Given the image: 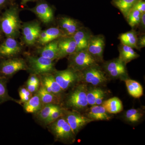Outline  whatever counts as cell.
I'll list each match as a JSON object with an SVG mask.
<instances>
[{"mask_svg":"<svg viewBox=\"0 0 145 145\" xmlns=\"http://www.w3.org/2000/svg\"><path fill=\"white\" fill-rule=\"evenodd\" d=\"M87 86L85 83L77 84L73 88L65 99V105L67 108L78 111L87 108L88 104L87 99Z\"/></svg>","mask_w":145,"mask_h":145,"instance_id":"obj_1","label":"cell"},{"mask_svg":"<svg viewBox=\"0 0 145 145\" xmlns=\"http://www.w3.org/2000/svg\"><path fill=\"white\" fill-rule=\"evenodd\" d=\"M47 126L55 141L67 144L75 142L76 135L73 133L63 116Z\"/></svg>","mask_w":145,"mask_h":145,"instance_id":"obj_2","label":"cell"},{"mask_svg":"<svg viewBox=\"0 0 145 145\" xmlns=\"http://www.w3.org/2000/svg\"><path fill=\"white\" fill-rule=\"evenodd\" d=\"M0 26L7 37L15 38L18 36L21 25L18 7H12L6 10L1 18Z\"/></svg>","mask_w":145,"mask_h":145,"instance_id":"obj_3","label":"cell"},{"mask_svg":"<svg viewBox=\"0 0 145 145\" xmlns=\"http://www.w3.org/2000/svg\"><path fill=\"white\" fill-rule=\"evenodd\" d=\"M78 72L80 82L85 84H89L98 86L105 84L108 81L106 73L102 70L98 64Z\"/></svg>","mask_w":145,"mask_h":145,"instance_id":"obj_4","label":"cell"},{"mask_svg":"<svg viewBox=\"0 0 145 145\" xmlns=\"http://www.w3.org/2000/svg\"><path fill=\"white\" fill-rule=\"evenodd\" d=\"M69 56V68L76 72L98 64L87 49L76 51Z\"/></svg>","mask_w":145,"mask_h":145,"instance_id":"obj_5","label":"cell"},{"mask_svg":"<svg viewBox=\"0 0 145 145\" xmlns=\"http://www.w3.org/2000/svg\"><path fill=\"white\" fill-rule=\"evenodd\" d=\"M28 69L32 74L41 75L47 73H52L56 71L54 61L42 56H29L27 58Z\"/></svg>","mask_w":145,"mask_h":145,"instance_id":"obj_6","label":"cell"},{"mask_svg":"<svg viewBox=\"0 0 145 145\" xmlns=\"http://www.w3.org/2000/svg\"><path fill=\"white\" fill-rule=\"evenodd\" d=\"M52 74L56 82L64 91L72 88L80 82L78 72L69 68L64 70H56Z\"/></svg>","mask_w":145,"mask_h":145,"instance_id":"obj_7","label":"cell"},{"mask_svg":"<svg viewBox=\"0 0 145 145\" xmlns=\"http://www.w3.org/2000/svg\"><path fill=\"white\" fill-rule=\"evenodd\" d=\"M63 116L68 123L73 133L77 135L78 133L92 121L80 112L65 109Z\"/></svg>","mask_w":145,"mask_h":145,"instance_id":"obj_8","label":"cell"},{"mask_svg":"<svg viewBox=\"0 0 145 145\" xmlns=\"http://www.w3.org/2000/svg\"><path fill=\"white\" fill-rule=\"evenodd\" d=\"M28 69L26 62L21 58H15L4 60L0 64V73L2 76H10L21 70Z\"/></svg>","mask_w":145,"mask_h":145,"instance_id":"obj_9","label":"cell"},{"mask_svg":"<svg viewBox=\"0 0 145 145\" xmlns=\"http://www.w3.org/2000/svg\"><path fill=\"white\" fill-rule=\"evenodd\" d=\"M126 65L119 59L107 62L104 65L105 72L111 78L124 80L127 78Z\"/></svg>","mask_w":145,"mask_h":145,"instance_id":"obj_10","label":"cell"},{"mask_svg":"<svg viewBox=\"0 0 145 145\" xmlns=\"http://www.w3.org/2000/svg\"><path fill=\"white\" fill-rule=\"evenodd\" d=\"M105 45L103 36L100 35L91 36L87 50L98 63L103 61Z\"/></svg>","mask_w":145,"mask_h":145,"instance_id":"obj_11","label":"cell"},{"mask_svg":"<svg viewBox=\"0 0 145 145\" xmlns=\"http://www.w3.org/2000/svg\"><path fill=\"white\" fill-rule=\"evenodd\" d=\"M22 31L25 42L28 45H31L39 38L41 28L38 22H31L25 24L22 27Z\"/></svg>","mask_w":145,"mask_h":145,"instance_id":"obj_12","label":"cell"},{"mask_svg":"<svg viewBox=\"0 0 145 145\" xmlns=\"http://www.w3.org/2000/svg\"><path fill=\"white\" fill-rule=\"evenodd\" d=\"M58 60L69 56L77 50V46L72 37L65 36L59 39L58 40Z\"/></svg>","mask_w":145,"mask_h":145,"instance_id":"obj_13","label":"cell"},{"mask_svg":"<svg viewBox=\"0 0 145 145\" xmlns=\"http://www.w3.org/2000/svg\"><path fill=\"white\" fill-rule=\"evenodd\" d=\"M22 50L20 45L15 38L7 37L0 45V55L4 57H11L19 54Z\"/></svg>","mask_w":145,"mask_h":145,"instance_id":"obj_14","label":"cell"},{"mask_svg":"<svg viewBox=\"0 0 145 145\" xmlns=\"http://www.w3.org/2000/svg\"><path fill=\"white\" fill-rule=\"evenodd\" d=\"M40 76L41 85L45 89L50 93L61 98L64 91L56 82L52 73H47Z\"/></svg>","mask_w":145,"mask_h":145,"instance_id":"obj_15","label":"cell"},{"mask_svg":"<svg viewBox=\"0 0 145 145\" xmlns=\"http://www.w3.org/2000/svg\"><path fill=\"white\" fill-rule=\"evenodd\" d=\"M31 10L45 24L49 23L53 20V10L46 3H39Z\"/></svg>","mask_w":145,"mask_h":145,"instance_id":"obj_16","label":"cell"},{"mask_svg":"<svg viewBox=\"0 0 145 145\" xmlns=\"http://www.w3.org/2000/svg\"><path fill=\"white\" fill-rule=\"evenodd\" d=\"M59 24L64 36L68 37H72L81 27L77 21L67 17L61 18Z\"/></svg>","mask_w":145,"mask_h":145,"instance_id":"obj_17","label":"cell"},{"mask_svg":"<svg viewBox=\"0 0 145 145\" xmlns=\"http://www.w3.org/2000/svg\"><path fill=\"white\" fill-rule=\"evenodd\" d=\"M108 113L103 106L93 105L91 107L86 116L93 121H106L110 120L112 117Z\"/></svg>","mask_w":145,"mask_h":145,"instance_id":"obj_18","label":"cell"},{"mask_svg":"<svg viewBox=\"0 0 145 145\" xmlns=\"http://www.w3.org/2000/svg\"><path fill=\"white\" fill-rule=\"evenodd\" d=\"M91 36L88 30L82 27H81L72 36L77 46L76 51L87 49Z\"/></svg>","mask_w":145,"mask_h":145,"instance_id":"obj_19","label":"cell"},{"mask_svg":"<svg viewBox=\"0 0 145 145\" xmlns=\"http://www.w3.org/2000/svg\"><path fill=\"white\" fill-rule=\"evenodd\" d=\"M102 105L110 114L120 113L123 108L122 101L117 97H113L104 101Z\"/></svg>","mask_w":145,"mask_h":145,"instance_id":"obj_20","label":"cell"},{"mask_svg":"<svg viewBox=\"0 0 145 145\" xmlns=\"http://www.w3.org/2000/svg\"><path fill=\"white\" fill-rule=\"evenodd\" d=\"M119 51L118 59L125 65L140 57L133 48L125 45L122 44L119 47Z\"/></svg>","mask_w":145,"mask_h":145,"instance_id":"obj_21","label":"cell"},{"mask_svg":"<svg viewBox=\"0 0 145 145\" xmlns=\"http://www.w3.org/2000/svg\"><path fill=\"white\" fill-rule=\"evenodd\" d=\"M40 98L37 92L27 102L24 103L25 111L29 113H36L43 106Z\"/></svg>","mask_w":145,"mask_h":145,"instance_id":"obj_22","label":"cell"},{"mask_svg":"<svg viewBox=\"0 0 145 145\" xmlns=\"http://www.w3.org/2000/svg\"><path fill=\"white\" fill-rule=\"evenodd\" d=\"M40 56L53 60L57 59L58 54V40L52 41L40 50Z\"/></svg>","mask_w":145,"mask_h":145,"instance_id":"obj_23","label":"cell"},{"mask_svg":"<svg viewBox=\"0 0 145 145\" xmlns=\"http://www.w3.org/2000/svg\"><path fill=\"white\" fill-rule=\"evenodd\" d=\"M129 93L133 98L139 99L143 96L144 90L140 83L131 79L126 78L123 80Z\"/></svg>","mask_w":145,"mask_h":145,"instance_id":"obj_24","label":"cell"},{"mask_svg":"<svg viewBox=\"0 0 145 145\" xmlns=\"http://www.w3.org/2000/svg\"><path fill=\"white\" fill-rule=\"evenodd\" d=\"M40 86L37 92L40 98L43 105L49 104L59 105L61 98L53 93H50L47 91L40 84Z\"/></svg>","mask_w":145,"mask_h":145,"instance_id":"obj_25","label":"cell"},{"mask_svg":"<svg viewBox=\"0 0 145 145\" xmlns=\"http://www.w3.org/2000/svg\"><path fill=\"white\" fill-rule=\"evenodd\" d=\"M7 79L6 77L0 76V104L12 101L21 104L20 101L13 99L9 96L7 88Z\"/></svg>","mask_w":145,"mask_h":145,"instance_id":"obj_26","label":"cell"},{"mask_svg":"<svg viewBox=\"0 0 145 145\" xmlns=\"http://www.w3.org/2000/svg\"><path fill=\"white\" fill-rule=\"evenodd\" d=\"M119 39L122 44L131 47L133 48L139 49L137 46V35L133 31H128L121 34Z\"/></svg>","mask_w":145,"mask_h":145,"instance_id":"obj_27","label":"cell"},{"mask_svg":"<svg viewBox=\"0 0 145 145\" xmlns=\"http://www.w3.org/2000/svg\"><path fill=\"white\" fill-rule=\"evenodd\" d=\"M144 115V112L141 109L132 108L125 112L124 118L130 123L135 124L141 121Z\"/></svg>","mask_w":145,"mask_h":145,"instance_id":"obj_28","label":"cell"},{"mask_svg":"<svg viewBox=\"0 0 145 145\" xmlns=\"http://www.w3.org/2000/svg\"><path fill=\"white\" fill-rule=\"evenodd\" d=\"M138 0H115L114 4L122 12L125 17H127L133 6Z\"/></svg>","mask_w":145,"mask_h":145,"instance_id":"obj_29","label":"cell"},{"mask_svg":"<svg viewBox=\"0 0 145 145\" xmlns=\"http://www.w3.org/2000/svg\"><path fill=\"white\" fill-rule=\"evenodd\" d=\"M58 105L49 104L44 105L42 107L41 109L37 113V119L40 121L44 123L53 110Z\"/></svg>","mask_w":145,"mask_h":145,"instance_id":"obj_30","label":"cell"},{"mask_svg":"<svg viewBox=\"0 0 145 145\" xmlns=\"http://www.w3.org/2000/svg\"><path fill=\"white\" fill-rule=\"evenodd\" d=\"M105 92L101 88L96 87L91 88L89 89L88 88L87 99L88 105H89L91 106L95 105L96 99L100 95Z\"/></svg>","mask_w":145,"mask_h":145,"instance_id":"obj_31","label":"cell"},{"mask_svg":"<svg viewBox=\"0 0 145 145\" xmlns=\"http://www.w3.org/2000/svg\"><path fill=\"white\" fill-rule=\"evenodd\" d=\"M142 13L135 9H133L127 16L128 22L131 27L138 25L140 23Z\"/></svg>","mask_w":145,"mask_h":145,"instance_id":"obj_32","label":"cell"},{"mask_svg":"<svg viewBox=\"0 0 145 145\" xmlns=\"http://www.w3.org/2000/svg\"><path fill=\"white\" fill-rule=\"evenodd\" d=\"M65 109V108L61 107L59 105L58 106L52 111L48 118L44 123V124L46 125L50 124L58 119L59 117L63 116L64 114Z\"/></svg>","mask_w":145,"mask_h":145,"instance_id":"obj_33","label":"cell"},{"mask_svg":"<svg viewBox=\"0 0 145 145\" xmlns=\"http://www.w3.org/2000/svg\"><path fill=\"white\" fill-rule=\"evenodd\" d=\"M48 36L49 37L50 42L54 40L55 39L59 38L63 36L62 31L60 29L57 27H51L45 30ZM64 35V34H63Z\"/></svg>","mask_w":145,"mask_h":145,"instance_id":"obj_34","label":"cell"},{"mask_svg":"<svg viewBox=\"0 0 145 145\" xmlns=\"http://www.w3.org/2000/svg\"><path fill=\"white\" fill-rule=\"evenodd\" d=\"M19 94L20 98V102L21 104L27 102L32 96V93L25 87H22L19 88Z\"/></svg>","mask_w":145,"mask_h":145,"instance_id":"obj_35","label":"cell"},{"mask_svg":"<svg viewBox=\"0 0 145 145\" xmlns=\"http://www.w3.org/2000/svg\"><path fill=\"white\" fill-rule=\"evenodd\" d=\"M39 42L42 44H46L50 42L49 37L48 36L45 30L41 31L39 37Z\"/></svg>","mask_w":145,"mask_h":145,"instance_id":"obj_36","label":"cell"},{"mask_svg":"<svg viewBox=\"0 0 145 145\" xmlns=\"http://www.w3.org/2000/svg\"><path fill=\"white\" fill-rule=\"evenodd\" d=\"M133 9L138 10L142 13L145 12V3L144 1L138 0L133 7Z\"/></svg>","mask_w":145,"mask_h":145,"instance_id":"obj_37","label":"cell"},{"mask_svg":"<svg viewBox=\"0 0 145 145\" xmlns=\"http://www.w3.org/2000/svg\"><path fill=\"white\" fill-rule=\"evenodd\" d=\"M26 83L28 84H33L38 85H40V81L38 75H35V74H32L29 78H28V80L27 81Z\"/></svg>","mask_w":145,"mask_h":145,"instance_id":"obj_38","label":"cell"},{"mask_svg":"<svg viewBox=\"0 0 145 145\" xmlns=\"http://www.w3.org/2000/svg\"><path fill=\"white\" fill-rule=\"evenodd\" d=\"M39 87L40 85L28 84L27 83H26V86H25V88L32 94L36 93L38 91Z\"/></svg>","mask_w":145,"mask_h":145,"instance_id":"obj_39","label":"cell"},{"mask_svg":"<svg viewBox=\"0 0 145 145\" xmlns=\"http://www.w3.org/2000/svg\"><path fill=\"white\" fill-rule=\"evenodd\" d=\"M105 96V92L100 95L96 99V101H95V105H102L103 102H104Z\"/></svg>","mask_w":145,"mask_h":145,"instance_id":"obj_40","label":"cell"},{"mask_svg":"<svg viewBox=\"0 0 145 145\" xmlns=\"http://www.w3.org/2000/svg\"><path fill=\"white\" fill-rule=\"evenodd\" d=\"M137 46L138 48H142L144 47L145 46V36H141L140 39L137 40Z\"/></svg>","mask_w":145,"mask_h":145,"instance_id":"obj_41","label":"cell"},{"mask_svg":"<svg viewBox=\"0 0 145 145\" xmlns=\"http://www.w3.org/2000/svg\"><path fill=\"white\" fill-rule=\"evenodd\" d=\"M140 22L142 24L143 27H144L145 25V13H142L141 16V20Z\"/></svg>","mask_w":145,"mask_h":145,"instance_id":"obj_42","label":"cell"},{"mask_svg":"<svg viewBox=\"0 0 145 145\" xmlns=\"http://www.w3.org/2000/svg\"><path fill=\"white\" fill-rule=\"evenodd\" d=\"M7 1V0H0V7H2L4 5Z\"/></svg>","mask_w":145,"mask_h":145,"instance_id":"obj_43","label":"cell"},{"mask_svg":"<svg viewBox=\"0 0 145 145\" xmlns=\"http://www.w3.org/2000/svg\"><path fill=\"white\" fill-rule=\"evenodd\" d=\"M31 1H32V0H22V4L24 5L28 2Z\"/></svg>","mask_w":145,"mask_h":145,"instance_id":"obj_44","label":"cell"},{"mask_svg":"<svg viewBox=\"0 0 145 145\" xmlns=\"http://www.w3.org/2000/svg\"><path fill=\"white\" fill-rule=\"evenodd\" d=\"M1 34H0V39H1Z\"/></svg>","mask_w":145,"mask_h":145,"instance_id":"obj_45","label":"cell"}]
</instances>
